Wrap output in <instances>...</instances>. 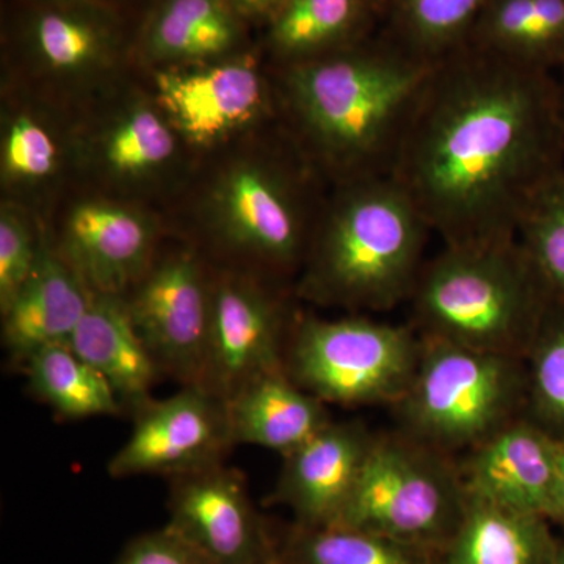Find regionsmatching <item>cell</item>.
<instances>
[{"label":"cell","mask_w":564,"mask_h":564,"mask_svg":"<svg viewBox=\"0 0 564 564\" xmlns=\"http://www.w3.org/2000/svg\"><path fill=\"white\" fill-rule=\"evenodd\" d=\"M292 322L270 280L239 269L212 274L203 388L228 402L254 378L284 369Z\"/></svg>","instance_id":"obj_12"},{"label":"cell","mask_w":564,"mask_h":564,"mask_svg":"<svg viewBox=\"0 0 564 564\" xmlns=\"http://www.w3.org/2000/svg\"><path fill=\"white\" fill-rule=\"evenodd\" d=\"M66 344L110 384L122 410L133 413L150 402L152 386L162 373L122 296L91 292L90 304Z\"/></svg>","instance_id":"obj_21"},{"label":"cell","mask_w":564,"mask_h":564,"mask_svg":"<svg viewBox=\"0 0 564 564\" xmlns=\"http://www.w3.org/2000/svg\"><path fill=\"white\" fill-rule=\"evenodd\" d=\"M101 2L110 3V6L118 7V9L128 11V13L139 18L143 10L150 6L151 0H101Z\"/></svg>","instance_id":"obj_36"},{"label":"cell","mask_w":564,"mask_h":564,"mask_svg":"<svg viewBox=\"0 0 564 564\" xmlns=\"http://www.w3.org/2000/svg\"><path fill=\"white\" fill-rule=\"evenodd\" d=\"M169 513L166 527L209 564L276 562L278 536L245 475L223 463L170 478Z\"/></svg>","instance_id":"obj_14"},{"label":"cell","mask_w":564,"mask_h":564,"mask_svg":"<svg viewBox=\"0 0 564 564\" xmlns=\"http://www.w3.org/2000/svg\"><path fill=\"white\" fill-rule=\"evenodd\" d=\"M137 21L101 0H7L2 50L28 80L58 93L88 91L133 62Z\"/></svg>","instance_id":"obj_7"},{"label":"cell","mask_w":564,"mask_h":564,"mask_svg":"<svg viewBox=\"0 0 564 564\" xmlns=\"http://www.w3.org/2000/svg\"><path fill=\"white\" fill-rule=\"evenodd\" d=\"M469 503L462 470L406 434L373 437L358 484L336 525L441 552Z\"/></svg>","instance_id":"obj_8"},{"label":"cell","mask_w":564,"mask_h":564,"mask_svg":"<svg viewBox=\"0 0 564 564\" xmlns=\"http://www.w3.org/2000/svg\"><path fill=\"white\" fill-rule=\"evenodd\" d=\"M322 182L282 129L212 180L203 203L212 243L265 280L300 273L325 202Z\"/></svg>","instance_id":"obj_5"},{"label":"cell","mask_w":564,"mask_h":564,"mask_svg":"<svg viewBox=\"0 0 564 564\" xmlns=\"http://www.w3.org/2000/svg\"><path fill=\"white\" fill-rule=\"evenodd\" d=\"M525 402L524 358L422 337L413 381L395 406L403 434L447 455L484 443Z\"/></svg>","instance_id":"obj_6"},{"label":"cell","mask_w":564,"mask_h":564,"mask_svg":"<svg viewBox=\"0 0 564 564\" xmlns=\"http://www.w3.org/2000/svg\"><path fill=\"white\" fill-rule=\"evenodd\" d=\"M430 234L391 176L336 185L311 234L296 295L318 306L391 310L410 300Z\"/></svg>","instance_id":"obj_3"},{"label":"cell","mask_w":564,"mask_h":564,"mask_svg":"<svg viewBox=\"0 0 564 564\" xmlns=\"http://www.w3.org/2000/svg\"><path fill=\"white\" fill-rule=\"evenodd\" d=\"M489 0H388L384 35L423 61L437 62L467 43Z\"/></svg>","instance_id":"obj_29"},{"label":"cell","mask_w":564,"mask_h":564,"mask_svg":"<svg viewBox=\"0 0 564 564\" xmlns=\"http://www.w3.org/2000/svg\"><path fill=\"white\" fill-rule=\"evenodd\" d=\"M564 170L558 79L463 44L434 63L391 177L444 247L518 239Z\"/></svg>","instance_id":"obj_1"},{"label":"cell","mask_w":564,"mask_h":564,"mask_svg":"<svg viewBox=\"0 0 564 564\" xmlns=\"http://www.w3.org/2000/svg\"><path fill=\"white\" fill-rule=\"evenodd\" d=\"M558 440L530 421L508 423L470 448L462 469L469 496L549 519L554 503Z\"/></svg>","instance_id":"obj_17"},{"label":"cell","mask_w":564,"mask_h":564,"mask_svg":"<svg viewBox=\"0 0 564 564\" xmlns=\"http://www.w3.org/2000/svg\"><path fill=\"white\" fill-rule=\"evenodd\" d=\"M549 519L564 525V437L563 440H558L554 503H552V511Z\"/></svg>","instance_id":"obj_35"},{"label":"cell","mask_w":564,"mask_h":564,"mask_svg":"<svg viewBox=\"0 0 564 564\" xmlns=\"http://www.w3.org/2000/svg\"><path fill=\"white\" fill-rule=\"evenodd\" d=\"M434 63L383 35L274 68L281 128L332 187L391 176Z\"/></svg>","instance_id":"obj_2"},{"label":"cell","mask_w":564,"mask_h":564,"mask_svg":"<svg viewBox=\"0 0 564 564\" xmlns=\"http://www.w3.org/2000/svg\"><path fill=\"white\" fill-rule=\"evenodd\" d=\"M518 240L552 300L564 304V170L534 196L519 226Z\"/></svg>","instance_id":"obj_30"},{"label":"cell","mask_w":564,"mask_h":564,"mask_svg":"<svg viewBox=\"0 0 564 564\" xmlns=\"http://www.w3.org/2000/svg\"><path fill=\"white\" fill-rule=\"evenodd\" d=\"M410 302L423 339L525 358L554 300L519 240L444 247Z\"/></svg>","instance_id":"obj_4"},{"label":"cell","mask_w":564,"mask_h":564,"mask_svg":"<svg viewBox=\"0 0 564 564\" xmlns=\"http://www.w3.org/2000/svg\"><path fill=\"white\" fill-rule=\"evenodd\" d=\"M158 225L131 204L82 199L70 207L55 245L93 293L124 296L158 258Z\"/></svg>","instance_id":"obj_15"},{"label":"cell","mask_w":564,"mask_h":564,"mask_svg":"<svg viewBox=\"0 0 564 564\" xmlns=\"http://www.w3.org/2000/svg\"><path fill=\"white\" fill-rule=\"evenodd\" d=\"M552 564H564V541H562V543H558V541H556L554 563Z\"/></svg>","instance_id":"obj_38"},{"label":"cell","mask_w":564,"mask_h":564,"mask_svg":"<svg viewBox=\"0 0 564 564\" xmlns=\"http://www.w3.org/2000/svg\"><path fill=\"white\" fill-rule=\"evenodd\" d=\"M151 73L152 98L188 147H220L280 118L274 77L263 73L252 51Z\"/></svg>","instance_id":"obj_10"},{"label":"cell","mask_w":564,"mask_h":564,"mask_svg":"<svg viewBox=\"0 0 564 564\" xmlns=\"http://www.w3.org/2000/svg\"><path fill=\"white\" fill-rule=\"evenodd\" d=\"M373 437L362 423L329 422L284 455L269 503L289 508L296 525H336L358 484Z\"/></svg>","instance_id":"obj_16"},{"label":"cell","mask_w":564,"mask_h":564,"mask_svg":"<svg viewBox=\"0 0 564 564\" xmlns=\"http://www.w3.org/2000/svg\"><path fill=\"white\" fill-rule=\"evenodd\" d=\"M270 564H280V562H278V558H276V562H273V563H270Z\"/></svg>","instance_id":"obj_40"},{"label":"cell","mask_w":564,"mask_h":564,"mask_svg":"<svg viewBox=\"0 0 564 564\" xmlns=\"http://www.w3.org/2000/svg\"><path fill=\"white\" fill-rule=\"evenodd\" d=\"M250 28L229 0H151L137 21L133 62L172 68L251 51Z\"/></svg>","instance_id":"obj_18"},{"label":"cell","mask_w":564,"mask_h":564,"mask_svg":"<svg viewBox=\"0 0 564 564\" xmlns=\"http://www.w3.org/2000/svg\"><path fill=\"white\" fill-rule=\"evenodd\" d=\"M560 98H562L563 120H564V68L560 70L558 76Z\"/></svg>","instance_id":"obj_39"},{"label":"cell","mask_w":564,"mask_h":564,"mask_svg":"<svg viewBox=\"0 0 564 564\" xmlns=\"http://www.w3.org/2000/svg\"><path fill=\"white\" fill-rule=\"evenodd\" d=\"M69 152L77 154V143L58 128L57 121L39 107L10 104L2 113L0 132V177L9 202L41 195L57 184Z\"/></svg>","instance_id":"obj_26"},{"label":"cell","mask_w":564,"mask_h":564,"mask_svg":"<svg viewBox=\"0 0 564 564\" xmlns=\"http://www.w3.org/2000/svg\"><path fill=\"white\" fill-rule=\"evenodd\" d=\"M226 406L234 444L259 445L282 456L332 422L326 403L300 388L285 367L254 378Z\"/></svg>","instance_id":"obj_22"},{"label":"cell","mask_w":564,"mask_h":564,"mask_svg":"<svg viewBox=\"0 0 564 564\" xmlns=\"http://www.w3.org/2000/svg\"><path fill=\"white\" fill-rule=\"evenodd\" d=\"M248 24L265 25L284 0H229Z\"/></svg>","instance_id":"obj_34"},{"label":"cell","mask_w":564,"mask_h":564,"mask_svg":"<svg viewBox=\"0 0 564 564\" xmlns=\"http://www.w3.org/2000/svg\"><path fill=\"white\" fill-rule=\"evenodd\" d=\"M122 300L161 373L182 386H202L209 340L212 274L198 252L180 248L155 258Z\"/></svg>","instance_id":"obj_11"},{"label":"cell","mask_w":564,"mask_h":564,"mask_svg":"<svg viewBox=\"0 0 564 564\" xmlns=\"http://www.w3.org/2000/svg\"><path fill=\"white\" fill-rule=\"evenodd\" d=\"M422 339L406 326L372 318H293L284 367L323 403L343 406L399 402L421 358Z\"/></svg>","instance_id":"obj_9"},{"label":"cell","mask_w":564,"mask_h":564,"mask_svg":"<svg viewBox=\"0 0 564 564\" xmlns=\"http://www.w3.org/2000/svg\"><path fill=\"white\" fill-rule=\"evenodd\" d=\"M555 544L547 519L469 496L462 525L437 564H552Z\"/></svg>","instance_id":"obj_24"},{"label":"cell","mask_w":564,"mask_h":564,"mask_svg":"<svg viewBox=\"0 0 564 564\" xmlns=\"http://www.w3.org/2000/svg\"><path fill=\"white\" fill-rule=\"evenodd\" d=\"M41 231L21 204L2 203L0 209V313L7 310L31 276L39 258Z\"/></svg>","instance_id":"obj_32"},{"label":"cell","mask_w":564,"mask_h":564,"mask_svg":"<svg viewBox=\"0 0 564 564\" xmlns=\"http://www.w3.org/2000/svg\"><path fill=\"white\" fill-rule=\"evenodd\" d=\"M529 402L538 421L564 437V304L554 303L530 347Z\"/></svg>","instance_id":"obj_31"},{"label":"cell","mask_w":564,"mask_h":564,"mask_svg":"<svg viewBox=\"0 0 564 564\" xmlns=\"http://www.w3.org/2000/svg\"><path fill=\"white\" fill-rule=\"evenodd\" d=\"M377 17L367 0H284L265 24L274 68L311 62L369 39Z\"/></svg>","instance_id":"obj_23"},{"label":"cell","mask_w":564,"mask_h":564,"mask_svg":"<svg viewBox=\"0 0 564 564\" xmlns=\"http://www.w3.org/2000/svg\"><path fill=\"white\" fill-rule=\"evenodd\" d=\"M467 43L530 68H564V0H489Z\"/></svg>","instance_id":"obj_25"},{"label":"cell","mask_w":564,"mask_h":564,"mask_svg":"<svg viewBox=\"0 0 564 564\" xmlns=\"http://www.w3.org/2000/svg\"><path fill=\"white\" fill-rule=\"evenodd\" d=\"M133 429L111 456V478L192 473L225 462L234 440L225 400L199 384L133 411Z\"/></svg>","instance_id":"obj_13"},{"label":"cell","mask_w":564,"mask_h":564,"mask_svg":"<svg viewBox=\"0 0 564 564\" xmlns=\"http://www.w3.org/2000/svg\"><path fill=\"white\" fill-rule=\"evenodd\" d=\"M280 564H437L440 554L345 525H293L278 538Z\"/></svg>","instance_id":"obj_28"},{"label":"cell","mask_w":564,"mask_h":564,"mask_svg":"<svg viewBox=\"0 0 564 564\" xmlns=\"http://www.w3.org/2000/svg\"><path fill=\"white\" fill-rule=\"evenodd\" d=\"M90 299L43 229L31 276L2 313V344L10 361L22 369L36 351L68 343Z\"/></svg>","instance_id":"obj_20"},{"label":"cell","mask_w":564,"mask_h":564,"mask_svg":"<svg viewBox=\"0 0 564 564\" xmlns=\"http://www.w3.org/2000/svg\"><path fill=\"white\" fill-rule=\"evenodd\" d=\"M182 144L154 98L132 95L80 139L77 155L104 180L141 187L170 173Z\"/></svg>","instance_id":"obj_19"},{"label":"cell","mask_w":564,"mask_h":564,"mask_svg":"<svg viewBox=\"0 0 564 564\" xmlns=\"http://www.w3.org/2000/svg\"><path fill=\"white\" fill-rule=\"evenodd\" d=\"M115 564H209V562L165 525L133 538Z\"/></svg>","instance_id":"obj_33"},{"label":"cell","mask_w":564,"mask_h":564,"mask_svg":"<svg viewBox=\"0 0 564 564\" xmlns=\"http://www.w3.org/2000/svg\"><path fill=\"white\" fill-rule=\"evenodd\" d=\"M367 2H369V6L372 7L375 14H377V17H381V14H383L386 3H388V0H367Z\"/></svg>","instance_id":"obj_37"},{"label":"cell","mask_w":564,"mask_h":564,"mask_svg":"<svg viewBox=\"0 0 564 564\" xmlns=\"http://www.w3.org/2000/svg\"><path fill=\"white\" fill-rule=\"evenodd\" d=\"M29 389L55 414L87 419L122 413L110 384L84 361L68 344H55L36 351L22 367Z\"/></svg>","instance_id":"obj_27"}]
</instances>
